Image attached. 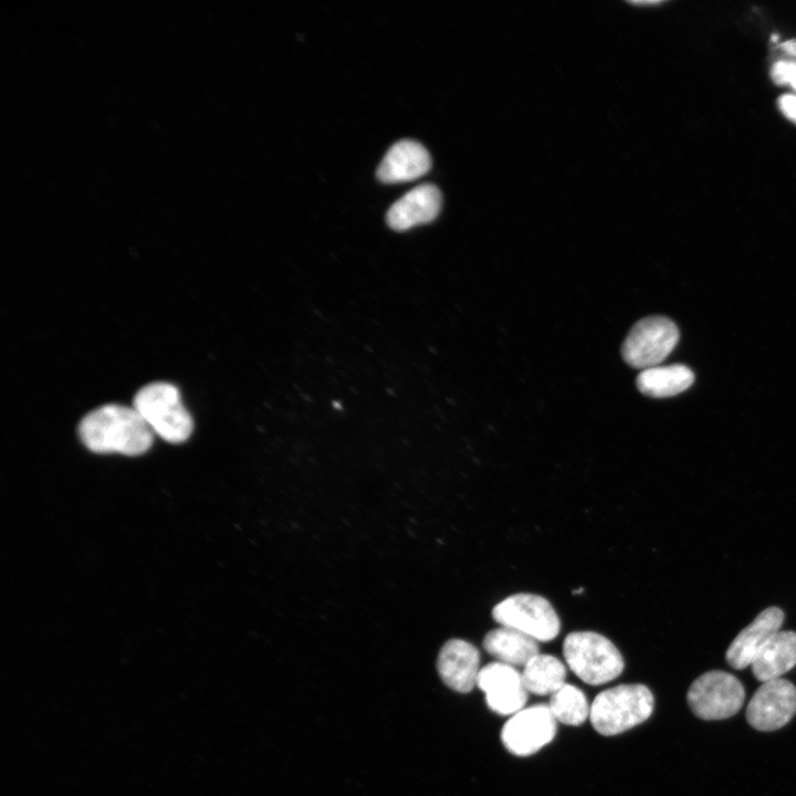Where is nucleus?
<instances>
[{"label": "nucleus", "instance_id": "nucleus-1", "mask_svg": "<svg viewBox=\"0 0 796 796\" xmlns=\"http://www.w3.org/2000/svg\"><path fill=\"white\" fill-rule=\"evenodd\" d=\"M78 436L95 453L140 455L153 444L154 432L134 407L107 404L88 412L80 422Z\"/></svg>", "mask_w": 796, "mask_h": 796}, {"label": "nucleus", "instance_id": "nucleus-2", "mask_svg": "<svg viewBox=\"0 0 796 796\" xmlns=\"http://www.w3.org/2000/svg\"><path fill=\"white\" fill-rule=\"evenodd\" d=\"M653 704V695L645 684H620L597 694L589 719L599 734L616 735L645 722Z\"/></svg>", "mask_w": 796, "mask_h": 796}, {"label": "nucleus", "instance_id": "nucleus-3", "mask_svg": "<svg viewBox=\"0 0 796 796\" xmlns=\"http://www.w3.org/2000/svg\"><path fill=\"white\" fill-rule=\"evenodd\" d=\"M133 407L154 434L167 442L181 443L192 432V418L172 384L155 381L142 387L134 397Z\"/></svg>", "mask_w": 796, "mask_h": 796}, {"label": "nucleus", "instance_id": "nucleus-4", "mask_svg": "<svg viewBox=\"0 0 796 796\" xmlns=\"http://www.w3.org/2000/svg\"><path fill=\"white\" fill-rule=\"evenodd\" d=\"M563 653L568 668L591 685L616 679L625 667L617 647L607 637L595 631L568 633L563 642Z\"/></svg>", "mask_w": 796, "mask_h": 796}, {"label": "nucleus", "instance_id": "nucleus-5", "mask_svg": "<svg viewBox=\"0 0 796 796\" xmlns=\"http://www.w3.org/2000/svg\"><path fill=\"white\" fill-rule=\"evenodd\" d=\"M493 619L516 629L536 641L547 642L561 631V620L552 604L543 596L520 593L511 595L492 609Z\"/></svg>", "mask_w": 796, "mask_h": 796}, {"label": "nucleus", "instance_id": "nucleus-6", "mask_svg": "<svg viewBox=\"0 0 796 796\" xmlns=\"http://www.w3.org/2000/svg\"><path fill=\"white\" fill-rule=\"evenodd\" d=\"M745 699L741 681L722 670H711L696 678L687 693L691 711L706 721L723 720L736 714Z\"/></svg>", "mask_w": 796, "mask_h": 796}, {"label": "nucleus", "instance_id": "nucleus-7", "mask_svg": "<svg viewBox=\"0 0 796 796\" xmlns=\"http://www.w3.org/2000/svg\"><path fill=\"white\" fill-rule=\"evenodd\" d=\"M677 325L664 316H649L637 322L622 343L625 362L635 368L658 366L679 341Z\"/></svg>", "mask_w": 796, "mask_h": 796}, {"label": "nucleus", "instance_id": "nucleus-8", "mask_svg": "<svg viewBox=\"0 0 796 796\" xmlns=\"http://www.w3.org/2000/svg\"><path fill=\"white\" fill-rule=\"evenodd\" d=\"M556 720L547 705L524 708L503 725L501 740L504 747L516 756H528L548 744L556 734Z\"/></svg>", "mask_w": 796, "mask_h": 796}, {"label": "nucleus", "instance_id": "nucleus-9", "mask_svg": "<svg viewBox=\"0 0 796 796\" xmlns=\"http://www.w3.org/2000/svg\"><path fill=\"white\" fill-rule=\"evenodd\" d=\"M796 714V687L786 679L763 682L746 708L748 724L763 732L786 725Z\"/></svg>", "mask_w": 796, "mask_h": 796}, {"label": "nucleus", "instance_id": "nucleus-10", "mask_svg": "<svg viewBox=\"0 0 796 796\" xmlns=\"http://www.w3.org/2000/svg\"><path fill=\"white\" fill-rule=\"evenodd\" d=\"M476 687L485 694L488 706L500 715L515 714L527 701L522 672L499 661L481 668Z\"/></svg>", "mask_w": 796, "mask_h": 796}, {"label": "nucleus", "instance_id": "nucleus-11", "mask_svg": "<svg viewBox=\"0 0 796 796\" xmlns=\"http://www.w3.org/2000/svg\"><path fill=\"white\" fill-rule=\"evenodd\" d=\"M437 670L450 689L468 693L476 685L480 672V652L463 639H450L440 649Z\"/></svg>", "mask_w": 796, "mask_h": 796}, {"label": "nucleus", "instance_id": "nucleus-12", "mask_svg": "<svg viewBox=\"0 0 796 796\" xmlns=\"http://www.w3.org/2000/svg\"><path fill=\"white\" fill-rule=\"evenodd\" d=\"M785 615L778 607L771 606L761 611L755 619L743 628L729 646L725 660L736 670L751 666L755 656L765 642L784 622Z\"/></svg>", "mask_w": 796, "mask_h": 796}, {"label": "nucleus", "instance_id": "nucleus-13", "mask_svg": "<svg viewBox=\"0 0 796 796\" xmlns=\"http://www.w3.org/2000/svg\"><path fill=\"white\" fill-rule=\"evenodd\" d=\"M441 208V193L433 185H420L398 199L387 212V223L405 231L432 221Z\"/></svg>", "mask_w": 796, "mask_h": 796}, {"label": "nucleus", "instance_id": "nucleus-14", "mask_svg": "<svg viewBox=\"0 0 796 796\" xmlns=\"http://www.w3.org/2000/svg\"><path fill=\"white\" fill-rule=\"evenodd\" d=\"M431 166L427 149L413 140L394 144L384 156L377 169V177L385 184L415 180L425 175Z\"/></svg>", "mask_w": 796, "mask_h": 796}, {"label": "nucleus", "instance_id": "nucleus-15", "mask_svg": "<svg viewBox=\"0 0 796 796\" xmlns=\"http://www.w3.org/2000/svg\"><path fill=\"white\" fill-rule=\"evenodd\" d=\"M795 666L796 632L792 630H779L774 633L751 664L755 679L762 683L779 679Z\"/></svg>", "mask_w": 796, "mask_h": 796}, {"label": "nucleus", "instance_id": "nucleus-16", "mask_svg": "<svg viewBox=\"0 0 796 796\" xmlns=\"http://www.w3.org/2000/svg\"><path fill=\"white\" fill-rule=\"evenodd\" d=\"M483 648L499 662L524 667L540 653L538 641L510 627L490 630L483 639Z\"/></svg>", "mask_w": 796, "mask_h": 796}, {"label": "nucleus", "instance_id": "nucleus-17", "mask_svg": "<svg viewBox=\"0 0 796 796\" xmlns=\"http://www.w3.org/2000/svg\"><path fill=\"white\" fill-rule=\"evenodd\" d=\"M694 381L692 370L681 364L654 366L640 371L636 384L647 396L666 398L688 389Z\"/></svg>", "mask_w": 796, "mask_h": 796}, {"label": "nucleus", "instance_id": "nucleus-18", "mask_svg": "<svg viewBox=\"0 0 796 796\" xmlns=\"http://www.w3.org/2000/svg\"><path fill=\"white\" fill-rule=\"evenodd\" d=\"M565 664L556 657L538 653L522 670L526 690L536 695H552L566 682Z\"/></svg>", "mask_w": 796, "mask_h": 796}, {"label": "nucleus", "instance_id": "nucleus-19", "mask_svg": "<svg viewBox=\"0 0 796 796\" xmlns=\"http://www.w3.org/2000/svg\"><path fill=\"white\" fill-rule=\"evenodd\" d=\"M547 706L556 721L567 725H580L590 714L584 692L568 683L551 695Z\"/></svg>", "mask_w": 796, "mask_h": 796}, {"label": "nucleus", "instance_id": "nucleus-20", "mask_svg": "<svg viewBox=\"0 0 796 796\" xmlns=\"http://www.w3.org/2000/svg\"><path fill=\"white\" fill-rule=\"evenodd\" d=\"M773 80L781 85H790L796 90V63L777 62L772 67Z\"/></svg>", "mask_w": 796, "mask_h": 796}, {"label": "nucleus", "instance_id": "nucleus-21", "mask_svg": "<svg viewBox=\"0 0 796 796\" xmlns=\"http://www.w3.org/2000/svg\"><path fill=\"white\" fill-rule=\"evenodd\" d=\"M779 108L783 114L796 123V96L783 95L779 98Z\"/></svg>", "mask_w": 796, "mask_h": 796}, {"label": "nucleus", "instance_id": "nucleus-22", "mask_svg": "<svg viewBox=\"0 0 796 796\" xmlns=\"http://www.w3.org/2000/svg\"><path fill=\"white\" fill-rule=\"evenodd\" d=\"M781 48L788 54L796 56V40H789L782 43Z\"/></svg>", "mask_w": 796, "mask_h": 796}, {"label": "nucleus", "instance_id": "nucleus-23", "mask_svg": "<svg viewBox=\"0 0 796 796\" xmlns=\"http://www.w3.org/2000/svg\"><path fill=\"white\" fill-rule=\"evenodd\" d=\"M631 3H633V4H640V6H641V4H642V6H648V4H658V3H660V1H632Z\"/></svg>", "mask_w": 796, "mask_h": 796}]
</instances>
